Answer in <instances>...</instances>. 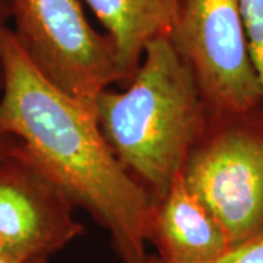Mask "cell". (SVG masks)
Masks as SVG:
<instances>
[{
	"label": "cell",
	"mask_w": 263,
	"mask_h": 263,
	"mask_svg": "<svg viewBox=\"0 0 263 263\" xmlns=\"http://www.w3.org/2000/svg\"><path fill=\"white\" fill-rule=\"evenodd\" d=\"M186 187L226 230L231 246L263 231V105L209 116L181 170Z\"/></svg>",
	"instance_id": "3957f363"
},
{
	"label": "cell",
	"mask_w": 263,
	"mask_h": 263,
	"mask_svg": "<svg viewBox=\"0 0 263 263\" xmlns=\"http://www.w3.org/2000/svg\"><path fill=\"white\" fill-rule=\"evenodd\" d=\"M94 111L108 146L152 206L181 174L209 119L196 76L170 37L149 43L124 89H104Z\"/></svg>",
	"instance_id": "7a4b0ae2"
},
{
	"label": "cell",
	"mask_w": 263,
	"mask_h": 263,
	"mask_svg": "<svg viewBox=\"0 0 263 263\" xmlns=\"http://www.w3.org/2000/svg\"><path fill=\"white\" fill-rule=\"evenodd\" d=\"M249 50L263 101V0H241Z\"/></svg>",
	"instance_id": "9c48e42d"
},
{
	"label": "cell",
	"mask_w": 263,
	"mask_h": 263,
	"mask_svg": "<svg viewBox=\"0 0 263 263\" xmlns=\"http://www.w3.org/2000/svg\"><path fill=\"white\" fill-rule=\"evenodd\" d=\"M85 2L113 41L126 84L136 72L146 46L157 38L170 37L180 9V0Z\"/></svg>",
	"instance_id": "ba28073f"
},
{
	"label": "cell",
	"mask_w": 263,
	"mask_h": 263,
	"mask_svg": "<svg viewBox=\"0 0 263 263\" xmlns=\"http://www.w3.org/2000/svg\"><path fill=\"white\" fill-rule=\"evenodd\" d=\"M10 19V12L8 2L0 0V38L3 29L8 27V21ZM2 81H3V67H2V54H0V89H2Z\"/></svg>",
	"instance_id": "8fae6325"
},
{
	"label": "cell",
	"mask_w": 263,
	"mask_h": 263,
	"mask_svg": "<svg viewBox=\"0 0 263 263\" xmlns=\"http://www.w3.org/2000/svg\"><path fill=\"white\" fill-rule=\"evenodd\" d=\"M0 54V135L18 139L72 203L108 231L123 263L145 262L152 200L108 146L94 107L51 84L9 27Z\"/></svg>",
	"instance_id": "6da1fadb"
},
{
	"label": "cell",
	"mask_w": 263,
	"mask_h": 263,
	"mask_svg": "<svg viewBox=\"0 0 263 263\" xmlns=\"http://www.w3.org/2000/svg\"><path fill=\"white\" fill-rule=\"evenodd\" d=\"M0 263H24V262H21V260L16 259V257H13V256H10V254L5 253V252H2V250H0Z\"/></svg>",
	"instance_id": "7c38bea8"
},
{
	"label": "cell",
	"mask_w": 263,
	"mask_h": 263,
	"mask_svg": "<svg viewBox=\"0 0 263 263\" xmlns=\"http://www.w3.org/2000/svg\"><path fill=\"white\" fill-rule=\"evenodd\" d=\"M143 263H167L160 257H151ZM211 263H263V231L246 240L245 243L231 247L226 254Z\"/></svg>",
	"instance_id": "30bf717a"
},
{
	"label": "cell",
	"mask_w": 263,
	"mask_h": 263,
	"mask_svg": "<svg viewBox=\"0 0 263 263\" xmlns=\"http://www.w3.org/2000/svg\"><path fill=\"white\" fill-rule=\"evenodd\" d=\"M29 263H47V260L46 259H38V260H32V262Z\"/></svg>",
	"instance_id": "4fadbf2b"
},
{
	"label": "cell",
	"mask_w": 263,
	"mask_h": 263,
	"mask_svg": "<svg viewBox=\"0 0 263 263\" xmlns=\"http://www.w3.org/2000/svg\"><path fill=\"white\" fill-rule=\"evenodd\" d=\"M170 40L196 76L209 116L263 105L241 0H180Z\"/></svg>",
	"instance_id": "5b68a950"
},
{
	"label": "cell",
	"mask_w": 263,
	"mask_h": 263,
	"mask_svg": "<svg viewBox=\"0 0 263 263\" xmlns=\"http://www.w3.org/2000/svg\"><path fill=\"white\" fill-rule=\"evenodd\" d=\"M75 205L25 146L0 135V250L29 263L84 234Z\"/></svg>",
	"instance_id": "8992f818"
},
{
	"label": "cell",
	"mask_w": 263,
	"mask_h": 263,
	"mask_svg": "<svg viewBox=\"0 0 263 263\" xmlns=\"http://www.w3.org/2000/svg\"><path fill=\"white\" fill-rule=\"evenodd\" d=\"M148 241L167 263H211L233 247L226 230L181 176L152 206Z\"/></svg>",
	"instance_id": "52a82bcc"
},
{
	"label": "cell",
	"mask_w": 263,
	"mask_h": 263,
	"mask_svg": "<svg viewBox=\"0 0 263 263\" xmlns=\"http://www.w3.org/2000/svg\"><path fill=\"white\" fill-rule=\"evenodd\" d=\"M6 2L21 47L59 89L94 107L104 89L126 84L113 41L89 24L79 0Z\"/></svg>",
	"instance_id": "277c9868"
}]
</instances>
